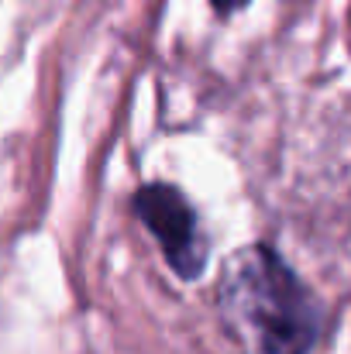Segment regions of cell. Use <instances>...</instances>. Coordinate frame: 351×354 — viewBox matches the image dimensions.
Returning a JSON list of instances; mask_svg holds the SVG:
<instances>
[{
	"label": "cell",
	"mask_w": 351,
	"mask_h": 354,
	"mask_svg": "<svg viewBox=\"0 0 351 354\" xmlns=\"http://www.w3.org/2000/svg\"><path fill=\"white\" fill-rule=\"evenodd\" d=\"M228 320L255 354H310L321 337V306L296 272L265 244L237 251L221 282Z\"/></svg>",
	"instance_id": "1"
},
{
	"label": "cell",
	"mask_w": 351,
	"mask_h": 354,
	"mask_svg": "<svg viewBox=\"0 0 351 354\" xmlns=\"http://www.w3.org/2000/svg\"><path fill=\"white\" fill-rule=\"evenodd\" d=\"M134 210L145 221V227L159 237L162 254L169 268L179 279H197L207 265V241L200 234L197 214L186 203V196L176 186L165 183H148L134 196Z\"/></svg>",
	"instance_id": "2"
},
{
	"label": "cell",
	"mask_w": 351,
	"mask_h": 354,
	"mask_svg": "<svg viewBox=\"0 0 351 354\" xmlns=\"http://www.w3.org/2000/svg\"><path fill=\"white\" fill-rule=\"evenodd\" d=\"M210 3H214L221 14H234V10H237V7H244L248 0H210Z\"/></svg>",
	"instance_id": "3"
}]
</instances>
